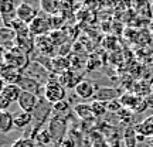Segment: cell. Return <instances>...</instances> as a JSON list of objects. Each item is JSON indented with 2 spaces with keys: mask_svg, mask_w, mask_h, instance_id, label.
<instances>
[{
  "mask_svg": "<svg viewBox=\"0 0 153 147\" xmlns=\"http://www.w3.org/2000/svg\"><path fill=\"white\" fill-rule=\"evenodd\" d=\"M53 108H54V105L51 103V102H48L45 98H40V100H38V105L36 106V109L33 110V130H31V134H36L38 130H41L43 129V126L45 125V122L48 120L50 114H51V112H53ZM31 136V137H33Z\"/></svg>",
  "mask_w": 153,
  "mask_h": 147,
  "instance_id": "obj_1",
  "label": "cell"
},
{
  "mask_svg": "<svg viewBox=\"0 0 153 147\" xmlns=\"http://www.w3.org/2000/svg\"><path fill=\"white\" fill-rule=\"evenodd\" d=\"M3 62L14 66L17 69H20L23 74H24V71L28 68V65L31 64L30 55L26 54V52H24L22 48H19V47L10 49V51H3Z\"/></svg>",
  "mask_w": 153,
  "mask_h": 147,
  "instance_id": "obj_2",
  "label": "cell"
},
{
  "mask_svg": "<svg viewBox=\"0 0 153 147\" xmlns=\"http://www.w3.org/2000/svg\"><path fill=\"white\" fill-rule=\"evenodd\" d=\"M67 96V91L65 86L60 83V81H55V79H50L45 85H44V92H43V98H45L48 102H51L53 105L62 102Z\"/></svg>",
  "mask_w": 153,
  "mask_h": 147,
  "instance_id": "obj_3",
  "label": "cell"
},
{
  "mask_svg": "<svg viewBox=\"0 0 153 147\" xmlns=\"http://www.w3.org/2000/svg\"><path fill=\"white\" fill-rule=\"evenodd\" d=\"M47 129H48L50 134H51V137H53V142L54 143H61L64 139H65L67 129H68L67 119L54 116V117L48 122V127H47Z\"/></svg>",
  "mask_w": 153,
  "mask_h": 147,
  "instance_id": "obj_4",
  "label": "cell"
},
{
  "mask_svg": "<svg viewBox=\"0 0 153 147\" xmlns=\"http://www.w3.org/2000/svg\"><path fill=\"white\" fill-rule=\"evenodd\" d=\"M99 88L97 86V83L91 79H82L75 88H74V92L78 98L88 100V99H94L95 95L98 92Z\"/></svg>",
  "mask_w": 153,
  "mask_h": 147,
  "instance_id": "obj_5",
  "label": "cell"
},
{
  "mask_svg": "<svg viewBox=\"0 0 153 147\" xmlns=\"http://www.w3.org/2000/svg\"><path fill=\"white\" fill-rule=\"evenodd\" d=\"M28 30L34 37H40V35H47L50 31H53L51 28V23H50V17L38 16L36 17L33 21L28 24Z\"/></svg>",
  "mask_w": 153,
  "mask_h": 147,
  "instance_id": "obj_6",
  "label": "cell"
},
{
  "mask_svg": "<svg viewBox=\"0 0 153 147\" xmlns=\"http://www.w3.org/2000/svg\"><path fill=\"white\" fill-rule=\"evenodd\" d=\"M24 75L30 76V78H34L36 81H38L41 85H45L47 82L50 81V71L45 68V66L40 65L38 62H31L28 68L24 71Z\"/></svg>",
  "mask_w": 153,
  "mask_h": 147,
  "instance_id": "obj_7",
  "label": "cell"
},
{
  "mask_svg": "<svg viewBox=\"0 0 153 147\" xmlns=\"http://www.w3.org/2000/svg\"><path fill=\"white\" fill-rule=\"evenodd\" d=\"M22 91L24 92H30V93H34V95H37V96H43V92H44V85H41L38 81H36L34 78H30V76L24 75L20 78V81L17 83Z\"/></svg>",
  "mask_w": 153,
  "mask_h": 147,
  "instance_id": "obj_8",
  "label": "cell"
},
{
  "mask_svg": "<svg viewBox=\"0 0 153 147\" xmlns=\"http://www.w3.org/2000/svg\"><path fill=\"white\" fill-rule=\"evenodd\" d=\"M16 14H17V18H19L20 21L26 23V24H30L36 17H38V11L36 10V7L31 6L30 3L22 1V3L16 7Z\"/></svg>",
  "mask_w": 153,
  "mask_h": 147,
  "instance_id": "obj_9",
  "label": "cell"
},
{
  "mask_svg": "<svg viewBox=\"0 0 153 147\" xmlns=\"http://www.w3.org/2000/svg\"><path fill=\"white\" fill-rule=\"evenodd\" d=\"M0 44L3 51H10L17 47V33L10 27H4L0 30Z\"/></svg>",
  "mask_w": 153,
  "mask_h": 147,
  "instance_id": "obj_10",
  "label": "cell"
},
{
  "mask_svg": "<svg viewBox=\"0 0 153 147\" xmlns=\"http://www.w3.org/2000/svg\"><path fill=\"white\" fill-rule=\"evenodd\" d=\"M38 100H40V96L34 95V93L24 92V91H23L17 103L20 106V110H24V112H28V113H33V110L36 109V106L38 105Z\"/></svg>",
  "mask_w": 153,
  "mask_h": 147,
  "instance_id": "obj_11",
  "label": "cell"
},
{
  "mask_svg": "<svg viewBox=\"0 0 153 147\" xmlns=\"http://www.w3.org/2000/svg\"><path fill=\"white\" fill-rule=\"evenodd\" d=\"M123 92L119 88H99L95 98L92 100H101V102H111V100H118Z\"/></svg>",
  "mask_w": 153,
  "mask_h": 147,
  "instance_id": "obj_12",
  "label": "cell"
},
{
  "mask_svg": "<svg viewBox=\"0 0 153 147\" xmlns=\"http://www.w3.org/2000/svg\"><path fill=\"white\" fill-rule=\"evenodd\" d=\"M54 47L55 44L51 40L50 35H40L36 37V51H38L41 55L45 57H51L54 52Z\"/></svg>",
  "mask_w": 153,
  "mask_h": 147,
  "instance_id": "obj_13",
  "label": "cell"
},
{
  "mask_svg": "<svg viewBox=\"0 0 153 147\" xmlns=\"http://www.w3.org/2000/svg\"><path fill=\"white\" fill-rule=\"evenodd\" d=\"M22 76H23V72L20 69H17L14 66L3 62V65H1V78H3V82H6V83H16L17 85Z\"/></svg>",
  "mask_w": 153,
  "mask_h": 147,
  "instance_id": "obj_14",
  "label": "cell"
},
{
  "mask_svg": "<svg viewBox=\"0 0 153 147\" xmlns=\"http://www.w3.org/2000/svg\"><path fill=\"white\" fill-rule=\"evenodd\" d=\"M119 102L122 103V106H125V108H128V109H131V110H136V112H140V110H142L139 108V105H145L143 99L140 98L139 95L132 93V92L123 93V95L120 96Z\"/></svg>",
  "mask_w": 153,
  "mask_h": 147,
  "instance_id": "obj_15",
  "label": "cell"
},
{
  "mask_svg": "<svg viewBox=\"0 0 153 147\" xmlns=\"http://www.w3.org/2000/svg\"><path fill=\"white\" fill-rule=\"evenodd\" d=\"M22 89L19 85L16 83H4L3 88H1V93H0V96H3L4 99H7L10 103L13 102H19V98H20V95H22Z\"/></svg>",
  "mask_w": 153,
  "mask_h": 147,
  "instance_id": "obj_16",
  "label": "cell"
},
{
  "mask_svg": "<svg viewBox=\"0 0 153 147\" xmlns=\"http://www.w3.org/2000/svg\"><path fill=\"white\" fill-rule=\"evenodd\" d=\"M61 9H62L61 0H40V10L48 17L57 16Z\"/></svg>",
  "mask_w": 153,
  "mask_h": 147,
  "instance_id": "obj_17",
  "label": "cell"
},
{
  "mask_svg": "<svg viewBox=\"0 0 153 147\" xmlns=\"http://www.w3.org/2000/svg\"><path fill=\"white\" fill-rule=\"evenodd\" d=\"M14 129V116L9 110H0V131L6 134Z\"/></svg>",
  "mask_w": 153,
  "mask_h": 147,
  "instance_id": "obj_18",
  "label": "cell"
},
{
  "mask_svg": "<svg viewBox=\"0 0 153 147\" xmlns=\"http://www.w3.org/2000/svg\"><path fill=\"white\" fill-rule=\"evenodd\" d=\"M33 123V114L28 113V112H24V110H20L14 114V127L19 129V130H23L26 129L28 125Z\"/></svg>",
  "mask_w": 153,
  "mask_h": 147,
  "instance_id": "obj_19",
  "label": "cell"
},
{
  "mask_svg": "<svg viewBox=\"0 0 153 147\" xmlns=\"http://www.w3.org/2000/svg\"><path fill=\"white\" fill-rule=\"evenodd\" d=\"M74 113L82 120H88L94 116L92 106L89 103H76L74 106Z\"/></svg>",
  "mask_w": 153,
  "mask_h": 147,
  "instance_id": "obj_20",
  "label": "cell"
},
{
  "mask_svg": "<svg viewBox=\"0 0 153 147\" xmlns=\"http://www.w3.org/2000/svg\"><path fill=\"white\" fill-rule=\"evenodd\" d=\"M31 139L37 143L38 146H48L50 143H54L53 142V137H51V134H50L48 129H44V127L41 129V130H38Z\"/></svg>",
  "mask_w": 153,
  "mask_h": 147,
  "instance_id": "obj_21",
  "label": "cell"
},
{
  "mask_svg": "<svg viewBox=\"0 0 153 147\" xmlns=\"http://www.w3.org/2000/svg\"><path fill=\"white\" fill-rule=\"evenodd\" d=\"M53 110H54V112H57V113H55V116H58V117H64V119H65V114L68 113V110H70V105H68V102L62 100V102L55 103L54 108H53Z\"/></svg>",
  "mask_w": 153,
  "mask_h": 147,
  "instance_id": "obj_22",
  "label": "cell"
},
{
  "mask_svg": "<svg viewBox=\"0 0 153 147\" xmlns=\"http://www.w3.org/2000/svg\"><path fill=\"white\" fill-rule=\"evenodd\" d=\"M92 112H94V116H101L108 112L106 109V102H101V100H92Z\"/></svg>",
  "mask_w": 153,
  "mask_h": 147,
  "instance_id": "obj_23",
  "label": "cell"
},
{
  "mask_svg": "<svg viewBox=\"0 0 153 147\" xmlns=\"http://www.w3.org/2000/svg\"><path fill=\"white\" fill-rule=\"evenodd\" d=\"M139 131L143 133L145 136H150V134H153V116L148 117L142 125L139 126Z\"/></svg>",
  "mask_w": 153,
  "mask_h": 147,
  "instance_id": "obj_24",
  "label": "cell"
},
{
  "mask_svg": "<svg viewBox=\"0 0 153 147\" xmlns=\"http://www.w3.org/2000/svg\"><path fill=\"white\" fill-rule=\"evenodd\" d=\"M11 147H37V143L31 137H20L17 139Z\"/></svg>",
  "mask_w": 153,
  "mask_h": 147,
  "instance_id": "obj_25",
  "label": "cell"
},
{
  "mask_svg": "<svg viewBox=\"0 0 153 147\" xmlns=\"http://www.w3.org/2000/svg\"><path fill=\"white\" fill-rule=\"evenodd\" d=\"M120 108H123V106H122V103L119 102V99H118V100L106 102V109H108V112H118Z\"/></svg>",
  "mask_w": 153,
  "mask_h": 147,
  "instance_id": "obj_26",
  "label": "cell"
},
{
  "mask_svg": "<svg viewBox=\"0 0 153 147\" xmlns=\"http://www.w3.org/2000/svg\"><path fill=\"white\" fill-rule=\"evenodd\" d=\"M10 105L11 103L7 100V99H4L3 96H0V110H7Z\"/></svg>",
  "mask_w": 153,
  "mask_h": 147,
  "instance_id": "obj_27",
  "label": "cell"
}]
</instances>
